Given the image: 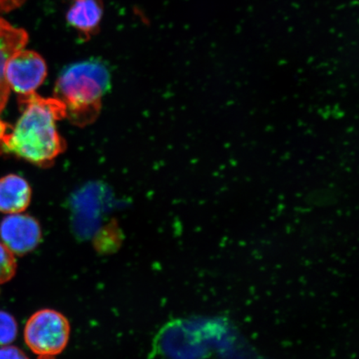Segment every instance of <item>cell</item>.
<instances>
[{"label":"cell","instance_id":"1","mask_svg":"<svg viewBox=\"0 0 359 359\" xmlns=\"http://www.w3.org/2000/svg\"><path fill=\"white\" fill-rule=\"evenodd\" d=\"M19 100L24 111L12 133L0 141V152L48 168L66 149L56 125L66 118L65 106L55 97L44 98L35 93L20 96Z\"/></svg>","mask_w":359,"mask_h":359},{"label":"cell","instance_id":"2","mask_svg":"<svg viewBox=\"0 0 359 359\" xmlns=\"http://www.w3.org/2000/svg\"><path fill=\"white\" fill-rule=\"evenodd\" d=\"M107 67L100 60H85L65 67L57 79L55 97L65 106L66 118L85 127L100 114L102 100L110 88Z\"/></svg>","mask_w":359,"mask_h":359},{"label":"cell","instance_id":"3","mask_svg":"<svg viewBox=\"0 0 359 359\" xmlns=\"http://www.w3.org/2000/svg\"><path fill=\"white\" fill-rule=\"evenodd\" d=\"M70 324L67 318L53 309H41L29 318L25 325V340L39 355L55 356L69 343Z\"/></svg>","mask_w":359,"mask_h":359},{"label":"cell","instance_id":"4","mask_svg":"<svg viewBox=\"0 0 359 359\" xmlns=\"http://www.w3.org/2000/svg\"><path fill=\"white\" fill-rule=\"evenodd\" d=\"M48 67L41 55L32 50L21 49L7 62L6 67V82L20 96L34 93L43 83Z\"/></svg>","mask_w":359,"mask_h":359},{"label":"cell","instance_id":"5","mask_svg":"<svg viewBox=\"0 0 359 359\" xmlns=\"http://www.w3.org/2000/svg\"><path fill=\"white\" fill-rule=\"evenodd\" d=\"M0 238L13 254L22 257L32 252L39 245L41 226L29 215L11 214L0 224Z\"/></svg>","mask_w":359,"mask_h":359},{"label":"cell","instance_id":"6","mask_svg":"<svg viewBox=\"0 0 359 359\" xmlns=\"http://www.w3.org/2000/svg\"><path fill=\"white\" fill-rule=\"evenodd\" d=\"M28 41L29 34L25 29L16 28L0 18V112L6 107L11 93L4 76L7 62L15 53L24 49Z\"/></svg>","mask_w":359,"mask_h":359},{"label":"cell","instance_id":"7","mask_svg":"<svg viewBox=\"0 0 359 359\" xmlns=\"http://www.w3.org/2000/svg\"><path fill=\"white\" fill-rule=\"evenodd\" d=\"M31 195L32 191L25 179L17 175H8L0 179V212H25L29 205Z\"/></svg>","mask_w":359,"mask_h":359},{"label":"cell","instance_id":"8","mask_svg":"<svg viewBox=\"0 0 359 359\" xmlns=\"http://www.w3.org/2000/svg\"><path fill=\"white\" fill-rule=\"evenodd\" d=\"M100 0H77L67 13V21L86 38L96 32L102 17Z\"/></svg>","mask_w":359,"mask_h":359},{"label":"cell","instance_id":"9","mask_svg":"<svg viewBox=\"0 0 359 359\" xmlns=\"http://www.w3.org/2000/svg\"><path fill=\"white\" fill-rule=\"evenodd\" d=\"M17 271V262L13 254L0 243V285L13 279Z\"/></svg>","mask_w":359,"mask_h":359},{"label":"cell","instance_id":"10","mask_svg":"<svg viewBox=\"0 0 359 359\" xmlns=\"http://www.w3.org/2000/svg\"><path fill=\"white\" fill-rule=\"evenodd\" d=\"M18 325L11 313L0 311V345L10 344L15 340Z\"/></svg>","mask_w":359,"mask_h":359},{"label":"cell","instance_id":"11","mask_svg":"<svg viewBox=\"0 0 359 359\" xmlns=\"http://www.w3.org/2000/svg\"><path fill=\"white\" fill-rule=\"evenodd\" d=\"M0 359H29L19 348L6 346L0 348Z\"/></svg>","mask_w":359,"mask_h":359},{"label":"cell","instance_id":"12","mask_svg":"<svg viewBox=\"0 0 359 359\" xmlns=\"http://www.w3.org/2000/svg\"><path fill=\"white\" fill-rule=\"evenodd\" d=\"M25 0H0V12H11L22 6Z\"/></svg>","mask_w":359,"mask_h":359},{"label":"cell","instance_id":"13","mask_svg":"<svg viewBox=\"0 0 359 359\" xmlns=\"http://www.w3.org/2000/svg\"><path fill=\"white\" fill-rule=\"evenodd\" d=\"M8 128V124L3 122L2 120H0V141H1L4 137L7 134Z\"/></svg>","mask_w":359,"mask_h":359},{"label":"cell","instance_id":"14","mask_svg":"<svg viewBox=\"0 0 359 359\" xmlns=\"http://www.w3.org/2000/svg\"><path fill=\"white\" fill-rule=\"evenodd\" d=\"M39 359H55V356L40 355Z\"/></svg>","mask_w":359,"mask_h":359}]
</instances>
